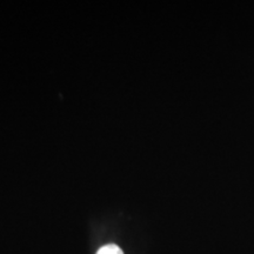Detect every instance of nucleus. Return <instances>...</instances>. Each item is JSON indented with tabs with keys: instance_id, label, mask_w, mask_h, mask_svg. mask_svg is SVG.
<instances>
[{
	"instance_id": "nucleus-1",
	"label": "nucleus",
	"mask_w": 254,
	"mask_h": 254,
	"mask_svg": "<svg viewBox=\"0 0 254 254\" xmlns=\"http://www.w3.org/2000/svg\"><path fill=\"white\" fill-rule=\"evenodd\" d=\"M97 254H124L120 247L117 245H106L98 251Z\"/></svg>"
}]
</instances>
